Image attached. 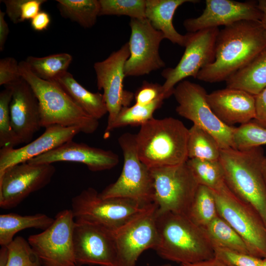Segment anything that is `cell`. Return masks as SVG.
I'll return each mask as SVG.
<instances>
[{
	"instance_id": "1",
	"label": "cell",
	"mask_w": 266,
	"mask_h": 266,
	"mask_svg": "<svg viewBox=\"0 0 266 266\" xmlns=\"http://www.w3.org/2000/svg\"><path fill=\"white\" fill-rule=\"evenodd\" d=\"M266 48V33L261 21H240L219 30L215 60L197 78L215 83L226 81Z\"/></svg>"
},
{
	"instance_id": "2",
	"label": "cell",
	"mask_w": 266,
	"mask_h": 266,
	"mask_svg": "<svg viewBox=\"0 0 266 266\" xmlns=\"http://www.w3.org/2000/svg\"><path fill=\"white\" fill-rule=\"evenodd\" d=\"M265 157L262 146L230 148L221 149L219 161L229 189L258 212L266 227V179L262 170Z\"/></svg>"
},
{
	"instance_id": "3",
	"label": "cell",
	"mask_w": 266,
	"mask_h": 266,
	"mask_svg": "<svg viewBox=\"0 0 266 266\" xmlns=\"http://www.w3.org/2000/svg\"><path fill=\"white\" fill-rule=\"evenodd\" d=\"M159 242L154 249L160 257L179 264L214 258V248L204 230L186 215L158 213Z\"/></svg>"
},
{
	"instance_id": "4",
	"label": "cell",
	"mask_w": 266,
	"mask_h": 266,
	"mask_svg": "<svg viewBox=\"0 0 266 266\" xmlns=\"http://www.w3.org/2000/svg\"><path fill=\"white\" fill-rule=\"evenodd\" d=\"M188 136L189 129L179 120L152 118L135 134L138 157L149 169L185 163Z\"/></svg>"
},
{
	"instance_id": "5",
	"label": "cell",
	"mask_w": 266,
	"mask_h": 266,
	"mask_svg": "<svg viewBox=\"0 0 266 266\" xmlns=\"http://www.w3.org/2000/svg\"><path fill=\"white\" fill-rule=\"evenodd\" d=\"M19 71L38 101L41 127L54 125L76 127L81 133L86 134L93 133L97 130L98 120L77 106L57 82L38 77L25 61L19 62Z\"/></svg>"
},
{
	"instance_id": "6",
	"label": "cell",
	"mask_w": 266,
	"mask_h": 266,
	"mask_svg": "<svg viewBox=\"0 0 266 266\" xmlns=\"http://www.w3.org/2000/svg\"><path fill=\"white\" fill-rule=\"evenodd\" d=\"M118 142L124 157L122 172L115 182L99 193L100 197L129 199L142 206L153 203V178L150 169L138 157L135 134L123 133L119 137Z\"/></svg>"
},
{
	"instance_id": "7",
	"label": "cell",
	"mask_w": 266,
	"mask_h": 266,
	"mask_svg": "<svg viewBox=\"0 0 266 266\" xmlns=\"http://www.w3.org/2000/svg\"><path fill=\"white\" fill-rule=\"evenodd\" d=\"M150 169L158 213L187 215L199 185L187 163Z\"/></svg>"
},
{
	"instance_id": "8",
	"label": "cell",
	"mask_w": 266,
	"mask_h": 266,
	"mask_svg": "<svg viewBox=\"0 0 266 266\" xmlns=\"http://www.w3.org/2000/svg\"><path fill=\"white\" fill-rule=\"evenodd\" d=\"M71 206L76 222L97 225L112 232L144 207L129 199L101 198L97 190L92 187L73 197Z\"/></svg>"
},
{
	"instance_id": "9",
	"label": "cell",
	"mask_w": 266,
	"mask_h": 266,
	"mask_svg": "<svg viewBox=\"0 0 266 266\" xmlns=\"http://www.w3.org/2000/svg\"><path fill=\"white\" fill-rule=\"evenodd\" d=\"M173 95L178 105L177 113L210 133L217 141L221 149H235V127L229 126L216 116L207 100V93L198 84L183 80L174 88Z\"/></svg>"
},
{
	"instance_id": "10",
	"label": "cell",
	"mask_w": 266,
	"mask_h": 266,
	"mask_svg": "<svg viewBox=\"0 0 266 266\" xmlns=\"http://www.w3.org/2000/svg\"><path fill=\"white\" fill-rule=\"evenodd\" d=\"M212 191L218 214L243 238L251 255L266 259V227L258 212L236 197L226 184Z\"/></svg>"
},
{
	"instance_id": "11",
	"label": "cell",
	"mask_w": 266,
	"mask_h": 266,
	"mask_svg": "<svg viewBox=\"0 0 266 266\" xmlns=\"http://www.w3.org/2000/svg\"><path fill=\"white\" fill-rule=\"evenodd\" d=\"M75 224L71 209H64L57 214L47 229L28 237L41 266H76L73 244Z\"/></svg>"
},
{
	"instance_id": "12",
	"label": "cell",
	"mask_w": 266,
	"mask_h": 266,
	"mask_svg": "<svg viewBox=\"0 0 266 266\" xmlns=\"http://www.w3.org/2000/svg\"><path fill=\"white\" fill-rule=\"evenodd\" d=\"M158 206L153 202L113 232L117 248L119 266H136L145 250L155 249L159 242L157 219Z\"/></svg>"
},
{
	"instance_id": "13",
	"label": "cell",
	"mask_w": 266,
	"mask_h": 266,
	"mask_svg": "<svg viewBox=\"0 0 266 266\" xmlns=\"http://www.w3.org/2000/svg\"><path fill=\"white\" fill-rule=\"evenodd\" d=\"M219 31L218 28H212L187 33L185 50L178 64L162 72L165 79L162 86L166 99L173 95L177 84L190 76L197 78L201 69L213 63Z\"/></svg>"
},
{
	"instance_id": "14",
	"label": "cell",
	"mask_w": 266,
	"mask_h": 266,
	"mask_svg": "<svg viewBox=\"0 0 266 266\" xmlns=\"http://www.w3.org/2000/svg\"><path fill=\"white\" fill-rule=\"evenodd\" d=\"M129 56V46L127 42L104 60L94 65L97 87L99 90L103 91L108 113L105 134H109L110 127L120 110L129 106L134 98V94L124 89L123 86L126 77L124 66Z\"/></svg>"
},
{
	"instance_id": "15",
	"label": "cell",
	"mask_w": 266,
	"mask_h": 266,
	"mask_svg": "<svg viewBox=\"0 0 266 266\" xmlns=\"http://www.w3.org/2000/svg\"><path fill=\"white\" fill-rule=\"evenodd\" d=\"M55 171L53 164L25 162L8 167L0 174V207H16L31 194L48 185Z\"/></svg>"
},
{
	"instance_id": "16",
	"label": "cell",
	"mask_w": 266,
	"mask_h": 266,
	"mask_svg": "<svg viewBox=\"0 0 266 266\" xmlns=\"http://www.w3.org/2000/svg\"><path fill=\"white\" fill-rule=\"evenodd\" d=\"M131 34L128 42L130 56L124 66L126 77L139 76L165 66L159 54L165 39L163 33L155 29L147 19H131Z\"/></svg>"
},
{
	"instance_id": "17",
	"label": "cell",
	"mask_w": 266,
	"mask_h": 266,
	"mask_svg": "<svg viewBox=\"0 0 266 266\" xmlns=\"http://www.w3.org/2000/svg\"><path fill=\"white\" fill-rule=\"evenodd\" d=\"M73 244L76 266H119L113 233L101 226L75 222Z\"/></svg>"
},
{
	"instance_id": "18",
	"label": "cell",
	"mask_w": 266,
	"mask_h": 266,
	"mask_svg": "<svg viewBox=\"0 0 266 266\" xmlns=\"http://www.w3.org/2000/svg\"><path fill=\"white\" fill-rule=\"evenodd\" d=\"M262 15L258 1L206 0L202 14L196 18L187 19L183 25L189 33H194L220 26L225 27L240 21H261Z\"/></svg>"
},
{
	"instance_id": "19",
	"label": "cell",
	"mask_w": 266,
	"mask_h": 266,
	"mask_svg": "<svg viewBox=\"0 0 266 266\" xmlns=\"http://www.w3.org/2000/svg\"><path fill=\"white\" fill-rule=\"evenodd\" d=\"M71 162L85 165L93 172L110 169L119 163L118 155L111 150L90 146L69 140L62 145L27 162L31 164H53Z\"/></svg>"
},
{
	"instance_id": "20",
	"label": "cell",
	"mask_w": 266,
	"mask_h": 266,
	"mask_svg": "<svg viewBox=\"0 0 266 266\" xmlns=\"http://www.w3.org/2000/svg\"><path fill=\"white\" fill-rule=\"evenodd\" d=\"M7 85L12 89L10 104L12 127L22 143L27 144L41 127L38 101L31 86L22 77Z\"/></svg>"
},
{
	"instance_id": "21",
	"label": "cell",
	"mask_w": 266,
	"mask_h": 266,
	"mask_svg": "<svg viewBox=\"0 0 266 266\" xmlns=\"http://www.w3.org/2000/svg\"><path fill=\"white\" fill-rule=\"evenodd\" d=\"M80 133L76 127L54 125L45 128L36 139L18 148L4 147L0 149V174L8 167L25 163L72 140Z\"/></svg>"
},
{
	"instance_id": "22",
	"label": "cell",
	"mask_w": 266,
	"mask_h": 266,
	"mask_svg": "<svg viewBox=\"0 0 266 266\" xmlns=\"http://www.w3.org/2000/svg\"><path fill=\"white\" fill-rule=\"evenodd\" d=\"M207 100L216 116L229 126L245 124L255 118V96L242 90H217L207 94Z\"/></svg>"
},
{
	"instance_id": "23",
	"label": "cell",
	"mask_w": 266,
	"mask_h": 266,
	"mask_svg": "<svg viewBox=\"0 0 266 266\" xmlns=\"http://www.w3.org/2000/svg\"><path fill=\"white\" fill-rule=\"evenodd\" d=\"M196 0H146V18L152 27L162 32L165 38L174 44L185 47L187 34L177 32L173 25V17L177 8L186 2L197 3Z\"/></svg>"
},
{
	"instance_id": "24",
	"label": "cell",
	"mask_w": 266,
	"mask_h": 266,
	"mask_svg": "<svg viewBox=\"0 0 266 266\" xmlns=\"http://www.w3.org/2000/svg\"><path fill=\"white\" fill-rule=\"evenodd\" d=\"M83 111L99 120L108 113L102 94L92 93L79 84L66 71L55 80Z\"/></svg>"
},
{
	"instance_id": "25",
	"label": "cell",
	"mask_w": 266,
	"mask_h": 266,
	"mask_svg": "<svg viewBox=\"0 0 266 266\" xmlns=\"http://www.w3.org/2000/svg\"><path fill=\"white\" fill-rule=\"evenodd\" d=\"M227 87L244 91L254 96L266 87V48L226 80Z\"/></svg>"
},
{
	"instance_id": "26",
	"label": "cell",
	"mask_w": 266,
	"mask_h": 266,
	"mask_svg": "<svg viewBox=\"0 0 266 266\" xmlns=\"http://www.w3.org/2000/svg\"><path fill=\"white\" fill-rule=\"evenodd\" d=\"M54 219L43 213L21 215L10 213L0 215V245L6 246L15 238L18 232L27 229L43 231L53 223Z\"/></svg>"
},
{
	"instance_id": "27",
	"label": "cell",
	"mask_w": 266,
	"mask_h": 266,
	"mask_svg": "<svg viewBox=\"0 0 266 266\" xmlns=\"http://www.w3.org/2000/svg\"><path fill=\"white\" fill-rule=\"evenodd\" d=\"M202 228L213 247L223 248L251 255L243 238L219 215Z\"/></svg>"
},
{
	"instance_id": "28",
	"label": "cell",
	"mask_w": 266,
	"mask_h": 266,
	"mask_svg": "<svg viewBox=\"0 0 266 266\" xmlns=\"http://www.w3.org/2000/svg\"><path fill=\"white\" fill-rule=\"evenodd\" d=\"M61 15L78 23L84 28L96 24L100 14L99 0H57Z\"/></svg>"
},
{
	"instance_id": "29",
	"label": "cell",
	"mask_w": 266,
	"mask_h": 266,
	"mask_svg": "<svg viewBox=\"0 0 266 266\" xmlns=\"http://www.w3.org/2000/svg\"><path fill=\"white\" fill-rule=\"evenodd\" d=\"M72 60L71 55L66 53L52 54L42 57L28 56L25 61L32 71L44 80L55 81L67 71Z\"/></svg>"
},
{
	"instance_id": "30",
	"label": "cell",
	"mask_w": 266,
	"mask_h": 266,
	"mask_svg": "<svg viewBox=\"0 0 266 266\" xmlns=\"http://www.w3.org/2000/svg\"><path fill=\"white\" fill-rule=\"evenodd\" d=\"M189 159L219 160L221 148L216 139L208 132L193 125L189 129Z\"/></svg>"
},
{
	"instance_id": "31",
	"label": "cell",
	"mask_w": 266,
	"mask_h": 266,
	"mask_svg": "<svg viewBox=\"0 0 266 266\" xmlns=\"http://www.w3.org/2000/svg\"><path fill=\"white\" fill-rule=\"evenodd\" d=\"M218 215L213 191L204 186L199 185L187 216L196 225L203 227Z\"/></svg>"
},
{
	"instance_id": "32",
	"label": "cell",
	"mask_w": 266,
	"mask_h": 266,
	"mask_svg": "<svg viewBox=\"0 0 266 266\" xmlns=\"http://www.w3.org/2000/svg\"><path fill=\"white\" fill-rule=\"evenodd\" d=\"M197 181L212 191L226 185L222 166L219 160L189 159L186 162Z\"/></svg>"
},
{
	"instance_id": "33",
	"label": "cell",
	"mask_w": 266,
	"mask_h": 266,
	"mask_svg": "<svg viewBox=\"0 0 266 266\" xmlns=\"http://www.w3.org/2000/svg\"><path fill=\"white\" fill-rule=\"evenodd\" d=\"M163 99H159L147 105L135 103L132 106L123 107L119 112L109 131L127 126H140L153 117L154 112L160 108Z\"/></svg>"
},
{
	"instance_id": "34",
	"label": "cell",
	"mask_w": 266,
	"mask_h": 266,
	"mask_svg": "<svg viewBox=\"0 0 266 266\" xmlns=\"http://www.w3.org/2000/svg\"><path fill=\"white\" fill-rule=\"evenodd\" d=\"M0 93V147H14L22 143L15 134L11 125L10 104L12 89L9 85Z\"/></svg>"
},
{
	"instance_id": "35",
	"label": "cell",
	"mask_w": 266,
	"mask_h": 266,
	"mask_svg": "<svg viewBox=\"0 0 266 266\" xmlns=\"http://www.w3.org/2000/svg\"><path fill=\"white\" fill-rule=\"evenodd\" d=\"M99 16L125 15L131 19L146 18V0H99Z\"/></svg>"
},
{
	"instance_id": "36",
	"label": "cell",
	"mask_w": 266,
	"mask_h": 266,
	"mask_svg": "<svg viewBox=\"0 0 266 266\" xmlns=\"http://www.w3.org/2000/svg\"><path fill=\"white\" fill-rule=\"evenodd\" d=\"M235 149L244 150L266 144V128L253 121L235 128L233 133Z\"/></svg>"
},
{
	"instance_id": "37",
	"label": "cell",
	"mask_w": 266,
	"mask_h": 266,
	"mask_svg": "<svg viewBox=\"0 0 266 266\" xmlns=\"http://www.w3.org/2000/svg\"><path fill=\"white\" fill-rule=\"evenodd\" d=\"M6 246L8 258L6 266H41L38 257L24 237L16 236Z\"/></svg>"
},
{
	"instance_id": "38",
	"label": "cell",
	"mask_w": 266,
	"mask_h": 266,
	"mask_svg": "<svg viewBox=\"0 0 266 266\" xmlns=\"http://www.w3.org/2000/svg\"><path fill=\"white\" fill-rule=\"evenodd\" d=\"M213 248L215 258L228 266H262L263 259L223 248Z\"/></svg>"
},
{
	"instance_id": "39",
	"label": "cell",
	"mask_w": 266,
	"mask_h": 266,
	"mask_svg": "<svg viewBox=\"0 0 266 266\" xmlns=\"http://www.w3.org/2000/svg\"><path fill=\"white\" fill-rule=\"evenodd\" d=\"M134 99L135 103L147 105L166 97L162 85L144 81L134 94Z\"/></svg>"
},
{
	"instance_id": "40",
	"label": "cell",
	"mask_w": 266,
	"mask_h": 266,
	"mask_svg": "<svg viewBox=\"0 0 266 266\" xmlns=\"http://www.w3.org/2000/svg\"><path fill=\"white\" fill-rule=\"evenodd\" d=\"M21 77L19 63L13 57H5L0 60V85H9Z\"/></svg>"
},
{
	"instance_id": "41",
	"label": "cell",
	"mask_w": 266,
	"mask_h": 266,
	"mask_svg": "<svg viewBox=\"0 0 266 266\" xmlns=\"http://www.w3.org/2000/svg\"><path fill=\"white\" fill-rule=\"evenodd\" d=\"M255 117L252 121L266 128V87L255 96Z\"/></svg>"
},
{
	"instance_id": "42",
	"label": "cell",
	"mask_w": 266,
	"mask_h": 266,
	"mask_svg": "<svg viewBox=\"0 0 266 266\" xmlns=\"http://www.w3.org/2000/svg\"><path fill=\"white\" fill-rule=\"evenodd\" d=\"M46 0H24L21 6L20 22L32 20L40 11V7Z\"/></svg>"
},
{
	"instance_id": "43",
	"label": "cell",
	"mask_w": 266,
	"mask_h": 266,
	"mask_svg": "<svg viewBox=\"0 0 266 266\" xmlns=\"http://www.w3.org/2000/svg\"><path fill=\"white\" fill-rule=\"evenodd\" d=\"M5 6V13L14 24L20 23L21 6L24 0H2Z\"/></svg>"
},
{
	"instance_id": "44",
	"label": "cell",
	"mask_w": 266,
	"mask_h": 266,
	"mask_svg": "<svg viewBox=\"0 0 266 266\" xmlns=\"http://www.w3.org/2000/svg\"><path fill=\"white\" fill-rule=\"evenodd\" d=\"M51 22L49 14L44 11H40L31 21V27L33 30L38 32L46 30Z\"/></svg>"
},
{
	"instance_id": "45",
	"label": "cell",
	"mask_w": 266,
	"mask_h": 266,
	"mask_svg": "<svg viewBox=\"0 0 266 266\" xmlns=\"http://www.w3.org/2000/svg\"><path fill=\"white\" fill-rule=\"evenodd\" d=\"M5 14L0 10V51L3 50L9 33L8 24L4 19Z\"/></svg>"
},
{
	"instance_id": "46",
	"label": "cell",
	"mask_w": 266,
	"mask_h": 266,
	"mask_svg": "<svg viewBox=\"0 0 266 266\" xmlns=\"http://www.w3.org/2000/svg\"><path fill=\"white\" fill-rule=\"evenodd\" d=\"M179 266H228L216 258L193 263L181 264Z\"/></svg>"
},
{
	"instance_id": "47",
	"label": "cell",
	"mask_w": 266,
	"mask_h": 266,
	"mask_svg": "<svg viewBox=\"0 0 266 266\" xmlns=\"http://www.w3.org/2000/svg\"><path fill=\"white\" fill-rule=\"evenodd\" d=\"M258 5L263 14L261 22L266 33V0H259Z\"/></svg>"
},
{
	"instance_id": "48",
	"label": "cell",
	"mask_w": 266,
	"mask_h": 266,
	"mask_svg": "<svg viewBox=\"0 0 266 266\" xmlns=\"http://www.w3.org/2000/svg\"><path fill=\"white\" fill-rule=\"evenodd\" d=\"M8 258L7 246H1L0 250V266H6Z\"/></svg>"
},
{
	"instance_id": "49",
	"label": "cell",
	"mask_w": 266,
	"mask_h": 266,
	"mask_svg": "<svg viewBox=\"0 0 266 266\" xmlns=\"http://www.w3.org/2000/svg\"><path fill=\"white\" fill-rule=\"evenodd\" d=\"M262 170L264 175L266 179V157L264 158L262 163Z\"/></svg>"
},
{
	"instance_id": "50",
	"label": "cell",
	"mask_w": 266,
	"mask_h": 266,
	"mask_svg": "<svg viewBox=\"0 0 266 266\" xmlns=\"http://www.w3.org/2000/svg\"><path fill=\"white\" fill-rule=\"evenodd\" d=\"M262 266H266V259H263Z\"/></svg>"
},
{
	"instance_id": "51",
	"label": "cell",
	"mask_w": 266,
	"mask_h": 266,
	"mask_svg": "<svg viewBox=\"0 0 266 266\" xmlns=\"http://www.w3.org/2000/svg\"><path fill=\"white\" fill-rule=\"evenodd\" d=\"M157 266H171L169 264H165V265H159Z\"/></svg>"
}]
</instances>
